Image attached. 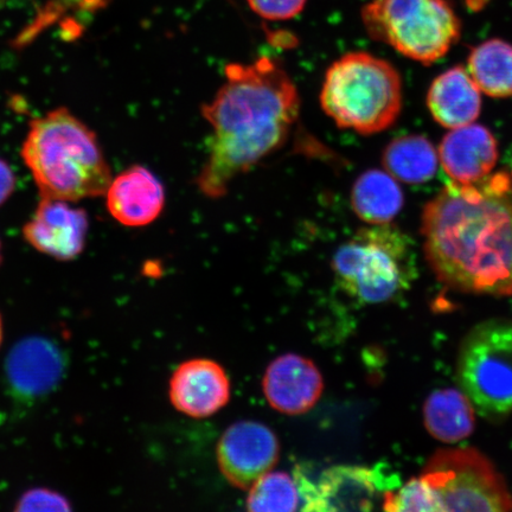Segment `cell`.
I'll return each instance as SVG.
<instances>
[{
	"instance_id": "cell-3",
	"label": "cell",
	"mask_w": 512,
	"mask_h": 512,
	"mask_svg": "<svg viewBox=\"0 0 512 512\" xmlns=\"http://www.w3.org/2000/svg\"><path fill=\"white\" fill-rule=\"evenodd\" d=\"M22 158L42 198L76 202L99 197L112 182L94 132L67 108L31 121Z\"/></svg>"
},
{
	"instance_id": "cell-6",
	"label": "cell",
	"mask_w": 512,
	"mask_h": 512,
	"mask_svg": "<svg viewBox=\"0 0 512 512\" xmlns=\"http://www.w3.org/2000/svg\"><path fill=\"white\" fill-rule=\"evenodd\" d=\"M361 16L373 40L425 66L443 59L462 35L448 0H371Z\"/></svg>"
},
{
	"instance_id": "cell-28",
	"label": "cell",
	"mask_w": 512,
	"mask_h": 512,
	"mask_svg": "<svg viewBox=\"0 0 512 512\" xmlns=\"http://www.w3.org/2000/svg\"><path fill=\"white\" fill-rule=\"evenodd\" d=\"M2 339H3V323H2V318H0V344H2Z\"/></svg>"
},
{
	"instance_id": "cell-21",
	"label": "cell",
	"mask_w": 512,
	"mask_h": 512,
	"mask_svg": "<svg viewBox=\"0 0 512 512\" xmlns=\"http://www.w3.org/2000/svg\"><path fill=\"white\" fill-rule=\"evenodd\" d=\"M469 73L480 92L492 98L512 96V44L492 38L473 48Z\"/></svg>"
},
{
	"instance_id": "cell-20",
	"label": "cell",
	"mask_w": 512,
	"mask_h": 512,
	"mask_svg": "<svg viewBox=\"0 0 512 512\" xmlns=\"http://www.w3.org/2000/svg\"><path fill=\"white\" fill-rule=\"evenodd\" d=\"M382 164L398 181L420 184L434 177L439 155L430 140L413 134L394 139L383 151Z\"/></svg>"
},
{
	"instance_id": "cell-2",
	"label": "cell",
	"mask_w": 512,
	"mask_h": 512,
	"mask_svg": "<svg viewBox=\"0 0 512 512\" xmlns=\"http://www.w3.org/2000/svg\"><path fill=\"white\" fill-rule=\"evenodd\" d=\"M202 115L213 130L208 158L196 178L209 198L227 195L236 177L283 147L299 118L296 85L277 61L232 63Z\"/></svg>"
},
{
	"instance_id": "cell-16",
	"label": "cell",
	"mask_w": 512,
	"mask_h": 512,
	"mask_svg": "<svg viewBox=\"0 0 512 512\" xmlns=\"http://www.w3.org/2000/svg\"><path fill=\"white\" fill-rule=\"evenodd\" d=\"M106 197L108 211L126 227H144L156 221L165 204L162 183L140 165L112 179Z\"/></svg>"
},
{
	"instance_id": "cell-22",
	"label": "cell",
	"mask_w": 512,
	"mask_h": 512,
	"mask_svg": "<svg viewBox=\"0 0 512 512\" xmlns=\"http://www.w3.org/2000/svg\"><path fill=\"white\" fill-rule=\"evenodd\" d=\"M249 490L248 511H296L302 503L296 480L285 472H268Z\"/></svg>"
},
{
	"instance_id": "cell-5",
	"label": "cell",
	"mask_w": 512,
	"mask_h": 512,
	"mask_svg": "<svg viewBox=\"0 0 512 512\" xmlns=\"http://www.w3.org/2000/svg\"><path fill=\"white\" fill-rule=\"evenodd\" d=\"M332 270L339 287L362 304L389 302L418 275L412 240L392 223L358 230L338 248Z\"/></svg>"
},
{
	"instance_id": "cell-18",
	"label": "cell",
	"mask_w": 512,
	"mask_h": 512,
	"mask_svg": "<svg viewBox=\"0 0 512 512\" xmlns=\"http://www.w3.org/2000/svg\"><path fill=\"white\" fill-rule=\"evenodd\" d=\"M475 409L462 389L435 390L425 402V426L435 439L459 443L475 430Z\"/></svg>"
},
{
	"instance_id": "cell-19",
	"label": "cell",
	"mask_w": 512,
	"mask_h": 512,
	"mask_svg": "<svg viewBox=\"0 0 512 512\" xmlns=\"http://www.w3.org/2000/svg\"><path fill=\"white\" fill-rule=\"evenodd\" d=\"M405 197L398 182L388 172L368 170L352 187L351 207L369 224L392 223L399 215Z\"/></svg>"
},
{
	"instance_id": "cell-10",
	"label": "cell",
	"mask_w": 512,
	"mask_h": 512,
	"mask_svg": "<svg viewBox=\"0 0 512 512\" xmlns=\"http://www.w3.org/2000/svg\"><path fill=\"white\" fill-rule=\"evenodd\" d=\"M280 456V444L271 428L255 421H240L223 433L217 462L224 478L235 488L251 486L271 472Z\"/></svg>"
},
{
	"instance_id": "cell-24",
	"label": "cell",
	"mask_w": 512,
	"mask_h": 512,
	"mask_svg": "<svg viewBox=\"0 0 512 512\" xmlns=\"http://www.w3.org/2000/svg\"><path fill=\"white\" fill-rule=\"evenodd\" d=\"M307 0H247L249 8L267 21H288L297 17Z\"/></svg>"
},
{
	"instance_id": "cell-25",
	"label": "cell",
	"mask_w": 512,
	"mask_h": 512,
	"mask_svg": "<svg viewBox=\"0 0 512 512\" xmlns=\"http://www.w3.org/2000/svg\"><path fill=\"white\" fill-rule=\"evenodd\" d=\"M18 511H67L70 510L66 497L49 489H34L19 498Z\"/></svg>"
},
{
	"instance_id": "cell-9",
	"label": "cell",
	"mask_w": 512,
	"mask_h": 512,
	"mask_svg": "<svg viewBox=\"0 0 512 512\" xmlns=\"http://www.w3.org/2000/svg\"><path fill=\"white\" fill-rule=\"evenodd\" d=\"M381 473L362 466L339 465L325 470L317 483L296 470V480L303 511H370L380 492L388 484Z\"/></svg>"
},
{
	"instance_id": "cell-4",
	"label": "cell",
	"mask_w": 512,
	"mask_h": 512,
	"mask_svg": "<svg viewBox=\"0 0 512 512\" xmlns=\"http://www.w3.org/2000/svg\"><path fill=\"white\" fill-rule=\"evenodd\" d=\"M320 105L339 128L364 136L388 130L402 110L401 76L386 60L357 51L325 74Z\"/></svg>"
},
{
	"instance_id": "cell-12",
	"label": "cell",
	"mask_w": 512,
	"mask_h": 512,
	"mask_svg": "<svg viewBox=\"0 0 512 512\" xmlns=\"http://www.w3.org/2000/svg\"><path fill=\"white\" fill-rule=\"evenodd\" d=\"M66 370V356L54 342L31 337L18 343L6 360L5 374L17 399L44 398L57 387Z\"/></svg>"
},
{
	"instance_id": "cell-15",
	"label": "cell",
	"mask_w": 512,
	"mask_h": 512,
	"mask_svg": "<svg viewBox=\"0 0 512 512\" xmlns=\"http://www.w3.org/2000/svg\"><path fill=\"white\" fill-rule=\"evenodd\" d=\"M439 160L453 182L478 183L488 178L497 164V140L482 125L453 128L440 144Z\"/></svg>"
},
{
	"instance_id": "cell-11",
	"label": "cell",
	"mask_w": 512,
	"mask_h": 512,
	"mask_svg": "<svg viewBox=\"0 0 512 512\" xmlns=\"http://www.w3.org/2000/svg\"><path fill=\"white\" fill-rule=\"evenodd\" d=\"M88 232L85 210L69 202L42 198L32 219L23 229L24 239L38 252L69 261L82 253Z\"/></svg>"
},
{
	"instance_id": "cell-13",
	"label": "cell",
	"mask_w": 512,
	"mask_h": 512,
	"mask_svg": "<svg viewBox=\"0 0 512 512\" xmlns=\"http://www.w3.org/2000/svg\"><path fill=\"white\" fill-rule=\"evenodd\" d=\"M324 382L309 358L287 354L267 368L262 389L271 407L287 415L309 412L323 393Z\"/></svg>"
},
{
	"instance_id": "cell-8",
	"label": "cell",
	"mask_w": 512,
	"mask_h": 512,
	"mask_svg": "<svg viewBox=\"0 0 512 512\" xmlns=\"http://www.w3.org/2000/svg\"><path fill=\"white\" fill-rule=\"evenodd\" d=\"M422 479L441 511L512 510V495L501 473L476 448H447L428 460Z\"/></svg>"
},
{
	"instance_id": "cell-31",
	"label": "cell",
	"mask_w": 512,
	"mask_h": 512,
	"mask_svg": "<svg viewBox=\"0 0 512 512\" xmlns=\"http://www.w3.org/2000/svg\"><path fill=\"white\" fill-rule=\"evenodd\" d=\"M511 183H512V181H511Z\"/></svg>"
},
{
	"instance_id": "cell-29",
	"label": "cell",
	"mask_w": 512,
	"mask_h": 512,
	"mask_svg": "<svg viewBox=\"0 0 512 512\" xmlns=\"http://www.w3.org/2000/svg\"><path fill=\"white\" fill-rule=\"evenodd\" d=\"M0 262H2V245H0Z\"/></svg>"
},
{
	"instance_id": "cell-30",
	"label": "cell",
	"mask_w": 512,
	"mask_h": 512,
	"mask_svg": "<svg viewBox=\"0 0 512 512\" xmlns=\"http://www.w3.org/2000/svg\"><path fill=\"white\" fill-rule=\"evenodd\" d=\"M5 2V0H0V5H2Z\"/></svg>"
},
{
	"instance_id": "cell-14",
	"label": "cell",
	"mask_w": 512,
	"mask_h": 512,
	"mask_svg": "<svg viewBox=\"0 0 512 512\" xmlns=\"http://www.w3.org/2000/svg\"><path fill=\"white\" fill-rule=\"evenodd\" d=\"M230 382L219 363L191 360L177 368L170 381V399L191 418H208L227 405Z\"/></svg>"
},
{
	"instance_id": "cell-7",
	"label": "cell",
	"mask_w": 512,
	"mask_h": 512,
	"mask_svg": "<svg viewBox=\"0 0 512 512\" xmlns=\"http://www.w3.org/2000/svg\"><path fill=\"white\" fill-rule=\"evenodd\" d=\"M457 381L480 414L512 412V320L492 319L466 335L457 358Z\"/></svg>"
},
{
	"instance_id": "cell-26",
	"label": "cell",
	"mask_w": 512,
	"mask_h": 512,
	"mask_svg": "<svg viewBox=\"0 0 512 512\" xmlns=\"http://www.w3.org/2000/svg\"><path fill=\"white\" fill-rule=\"evenodd\" d=\"M110 2L111 0H57V5L79 15H94L104 10Z\"/></svg>"
},
{
	"instance_id": "cell-23",
	"label": "cell",
	"mask_w": 512,
	"mask_h": 512,
	"mask_svg": "<svg viewBox=\"0 0 512 512\" xmlns=\"http://www.w3.org/2000/svg\"><path fill=\"white\" fill-rule=\"evenodd\" d=\"M383 509L393 512H441L437 497L421 477L409 480L383 496Z\"/></svg>"
},
{
	"instance_id": "cell-27",
	"label": "cell",
	"mask_w": 512,
	"mask_h": 512,
	"mask_svg": "<svg viewBox=\"0 0 512 512\" xmlns=\"http://www.w3.org/2000/svg\"><path fill=\"white\" fill-rule=\"evenodd\" d=\"M16 187V177L10 165L0 159V206L9 200Z\"/></svg>"
},
{
	"instance_id": "cell-1",
	"label": "cell",
	"mask_w": 512,
	"mask_h": 512,
	"mask_svg": "<svg viewBox=\"0 0 512 512\" xmlns=\"http://www.w3.org/2000/svg\"><path fill=\"white\" fill-rule=\"evenodd\" d=\"M507 174L453 182L426 204L421 234L428 264L454 291L512 294V197Z\"/></svg>"
},
{
	"instance_id": "cell-17",
	"label": "cell",
	"mask_w": 512,
	"mask_h": 512,
	"mask_svg": "<svg viewBox=\"0 0 512 512\" xmlns=\"http://www.w3.org/2000/svg\"><path fill=\"white\" fill-rule=\"evenodd\" d=\"M427 105L437 123L453 130L475 123L482 108V98L469 70L457 66L433 81Z\"/></svg>"
}]
</instances>
